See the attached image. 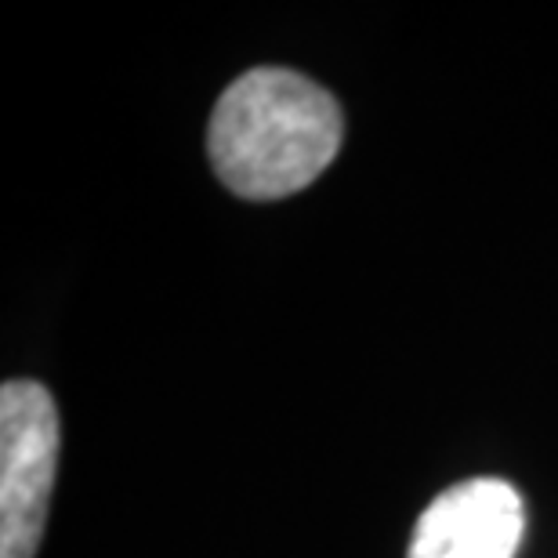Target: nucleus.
Listing matches in <instances>:
<instances>
[{
  "label": "nucleus",
  "instance_id": "f257e3e1",
  "mask_svg": "<svg viewBox=\"0 0 558 558\" xmlns=\"http://www.w3.org/2000/svg\"><path fill=\"white\" fill-rule=\"evenodd\" d=\"M344 120L330 92L279 65L236 76L210 113L207 153L229 193L283 199L327 171Z\"/></svg>",
  "mask_w": 558,
  "mask_h": 558
},
{
  "label": "nucleus",
  "instance_id": "f03ea898",
  "mask_svg": "<svg viewBox=\"0 0 558 558\" xmlns=\"http://www.w3.org/2000/svg\"><path fill=\"white\" fill-rule=\"evenodd\" d=\"M59 407L37 381L0 388V558H33L59 468Z\"/></svg>",
  "mask_w": 558,
  "mask_h": 558
},
{
  "label": "nucleus",
  "instance_id": "7ed1b4c3",
  "mask_svg": "<svg viewBox=\"0 0 558 558\" xmlns=\"http://www.w3.org/2000/svg\"><path fill=\"white\" fill-rule=\"evenodd\" d=\"M526 511L505 478H464L421 511L407 558H515Z\"/></svg>",
  "mask_w": 558,
  "mask_h": 558
}]
</instances>
